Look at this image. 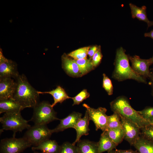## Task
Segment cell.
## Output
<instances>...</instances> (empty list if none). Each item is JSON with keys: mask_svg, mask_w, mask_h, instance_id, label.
Returning a JSON list of instances; mask_svg holds the SVG:
<instances>
[{"mask_svg": "<svg viewBox=\"0 0 153 153\" xmlns=\"http://www.w3.org/2000/svg\"><path fill=\"white\" fill-rule=\"evenodd\" d=\"M16 83L13 98L21 106L22 110L33 108L39 102V94L30 84L24 74L19 75L15 79Z\"/></svg>", "mask_w": 153, "mask_h": 153, "instance_id": "6da1fadb", "label": "cell"}, {"mask_svg": "<svg viewBox=\"0 0 153 153\" xmlns=\"http://www.w3.org/2000/svg\"><path fill=\"white\" fill-rule=\"evenodd\" d=\"M128 56L122 47L116 51L114 69L112 77L118 81L133 79L139 82L146 84V78L137 73L130 65Z\"/></svg>", "mask_w": 153, "mask_h": 153, "instance_id": "7a4b0ae2", "label": "cell"}, {"mask_svg": "<svg viewBox=\"0 0 153 153\" xmlns=\"http://www.w3.org/2000/svg\"><path fill=\"white\" fill-rule=\"evenodd\" d=\"M111 109L113 112L130 120L137 124L141 128L150 124L131 106L128 99L121 96L117 97L110 103Z\"/></svg>", "mask_w": 153, "mask_h": 153, "instance_id": "3957f363", "label": "cell"}, {"mask_svg": "<svg viewBox=\"0 0 153 153\" xmlns=\"http://www.w3.org/2000/svg\"><path fill=\"white\" fill-rule=\"evenodd\" d=\"M33 116L29 121L35 125H47L53 121L59 120L53 107L48 102H39L33 108Z\"/></svg>", "mask_w": 153, "mask_h": 153, "instance_id": "277c9868", "label": "cell"}, {"mask_svg": "<svg viewBox=\"0 0 153 153\" xmlns=\"http://www.w3.org/2000/svg\"><path fill=\"white\" fill-rule=\"evenodd\" d=\"M29 121L24 119L21 112L15 113H4L0 118V122L2 124L1 130L12 131L13 137H15L18 132H22L23 130L29 128L31 126L28 124Z\"/></svg>", "mask_w": 153, "mask_h": 153, "instance_id": "5b68a950", "label": "cell"}, {"mask_svg": "<svg viewBox=\"0 0 153 153\" xmlns=\"http://www.w3.org/2000/svg\"><path fill=\"white\" fill-rule=\"evenodd\" d=\"M52 134L47 125H34L28 129L23 137L33 146L49 139Z\"/></svg>", "mask_w": 153, "mask_h": 153, "instance_id": "8992f818", "label": "cell"}, {"mask_svg": "<svg viewBox=\"0 0 153 153\" xmlns=\"http://www.w3.org/2000/svg\"><path fill=\"white\" fill-rule=\"evenodd\" d=\"M31 146L23 137L5 138L1 141L0 153H21Z\"/></svg>", "mask_w": 153, "mask_h": 153, "instance_id": "52a82bcc", "label": "cell"}, {"mask_svg": "<svg viewBox=\"0 0 153 153\" xmlns=\"http://www.w3.org/2000/svg\"><path fill=\"white\" fill-rule=\"evenodd\" d=\"M83 106L86 109L88 112L90 120L94 122L96 130L100 129L103 132L107 131L108 116L106 114L107 109L102 107L94 109L86 103L83 104Z\"/></svg>", "mask_w": 153, "mask_h": 153, "instance_id": "ba28073f", "label": "cell"}, {"mask_svg": "<svg viewBox=\"0 0 153 153\" xmlns=\"http://www.w3.org/2000/svg\"><path fill=\"white\" fill-rule=\"evenodd\" d=\"M119 115L124 133V139L128 141L130 145L133 146L140 135V128L130 120Z\"/></svg>", "mask_w": 153, "mask_h": 153, "instance_id": "9c48e42d", "label": "cell"}, {"mask_svg": "<svg viewBox=\"0 0 153 153\" xmlns=\"http://www.w3.org/2000/svg\"><path fill=\"white\" fill-rule=\"evenodd\" d=\"M16 63L6 58L0 50V79L10 78L15 80L19 75Z\"/></svg>", "mask_w": 153, "mask_h": 153, "instance_id": "30bf717a", "label": "cell"}, {"mask_svg": "<svg viewBox=\"0 0 153 153\" xmlns=\"http://www.w3.org/2000/svg\"><path fill=\"white\" fill-rule=\"evenodd\" d=\"M128 58L131 62V67L133 70L140 75L146 78H148L151 74L149 67L152 64L150 58L142 59L137 55L133 56H128Z\"/></svg>", "mask_w": 153, "mask_h": 153, "instance_id": "8fae6325", "label": "cell"}, {"mask_svg": "<svg viewBox=\"0 0 153 153\" xmlns=\"http://www.w3.org/2000/svg\"><path fill=\"white\" fill-rule=\"evenodd\" d=\"M16 86V81L12 78L0 79V100L13 98Z\"/></svg>", "mask_w": 153, "mask_h": 153, "instance_id": "7c38bea8", "label": "cell"}, {"mask_svg": "<svg viewBox=\"0 0 153 153\" xmlns=\"http://www.w3.org/2000/svg\"><path fill=\"white\" fill-rule=\"evenodd\" d=\"M82 116L81 113L74 112L65 118L60 120V123L55 128L51 129L52 133L62 131L69 128H74Z\"/></svg>", "mask_w": 153, "mask_h": 153, "instance_id": "4fadbf2b", "label": "cell"}, {"mask_svg": "<svg viewBox=\"0 0 153 153\" xmlns=\"http://www.w3.org/2000/svg\"><path fill=\"white\" fill-rule=\"evenodd\" d=\"M62 67L67 75L74 77L82 76L76 60L64 54L61 57Z\"/></svg>", "mask_w": 153, "mask_h": 153, "instance_id": "5bb4252c", "label": "cell"}, {"mask_svg": "<svg viewBox=\"0 0 153 153\" xmlns=\"http://www.w3.org/2000/svg\"><path fill=\"white\" fill-rule=\"evenodd\" d=\"M90 120L88 112L86 110L84 117L79 120L74 128L76 131V136L75 141L72 143L73 145H75L82 136L89 134Z\"/></svg>", "mask_w": 153, "mask_h": 153, "instance_id": "9a60e30c", "label": "cell"}, {"mask_svg": "<svg viewBox=\"0 0 153 153\" xmlns=\"http://www.w3.org/2000/svg\"><path fill=\"white\" fill-rule=\"evenodd\" d=\"M22 110L19 104L13 98L0 100V114L15 113Z\"/></svg>", "mask_w": 153, "mask_h": 153, "instance_id": "2e32d148", "label": "cell"}, {"mask_svg": "<svg viewBox=\"0 0 153 153\" xmlns=\"http://www.w3.org/2000/svg\"><path fill=\"white\" fill-rule=\"evenodd\" d=\"M129 5L133 18H137L140 20L146 22L147 24L148 28L153 26V21L149 20L147 18L146 6H143L140 7L131 3H129Z\"/></svg>", "mask_w": 153, "mask_h": 153, "instance_id": "e0dca14e", "label": "cell"}, {"mask_svg": "<svg viewBox=\"0 0 153 153\" xmlns=\"http://www.w3.org/2000/svg\"><path fill=\"white\" fill-rule=\"evenodd\" d=\"M98 153L107 152L116 148L117 146L108 136L106 131L103 132L97 142Z\"/></svg>", "mask_w": 153, "mask_h": 153, "instance_id": "ac0fdd59", "label": "cell"}, {"mask_svg": "<svg viewBox=\"0 0 153 153\" xmlns=\"http://www.w3.org/2000/svg\"><path fill=\"white\" fill-rule=\"evenodd\" d=\"M60 146L54 140L49 139L44 141L36 146H33V150H40L48 153H58Z\"/></svg>", "mask_w": 153, "mask_h": 153, "instance_id": "d6986e66", "label": "cell"}, {"mask_svg": "<svg viewBox=\"0 0 153 153\" xmlns=\"http://www.w3.org/2000/svg\"><path fill=\"white\" fill-rule=\"evenodd\" d=\"M38 93L39 94H48L51 95L54 99V102L51 105L53 107L58 103H61L67 99L71 98L68 95L65 90L60 86H57L56 89L50 91L44 92L38 91Z\"/></svg>", "mask_w": 153, "mask_h": 153, "instance_id": "ffe728a7", "label": "cell"}, {"mask_svg": "<svg viewBox=\"0 0 153 153\" xmlns=\"http://www.w3.org/2000/svg\"><path fill=\"white\" fill-rule=\"evenodd\" d=\"M76 146L78 153H98L97 142L80 140Z\"/></svg>", "mask_w": 153, "mask_h": 153, "instance_id": "44dd1931", "label": "cell"}, {"mask_svg": "<svg viewBox=\"0 0 153 153\" xmlns=\"http://www.w3.org/2000/svg\"><path fill=\"white\" fill-rule=\"evenodd\" d=\"M133 146L139 153H153V142L141 135Z\"/></svg>", "mask_w": 153, "mask_h": 153, "instance_id": "7402d4cb", "label": "cell"}, {"mask_svg": "<svg viewBox=\"0 0 153 153\" xmlns=\"http://www.w3.org/2000/svg\"><path fill=\"white\" fill-rule=\"evenodd\" d=\"M78 66L80 73L82 76L87 74L90 72L94 69L90 59H83L76 60Z\"/></svg>", "mask_w": 153, "mask_h": 153, "instance_id": "603a6c76", "label": "cell"}, {"mask_svg": "<svg viewBox=\"0 0 153 153\" xmlns=\"http://www.w3.org/2000/svg\"><path fill=\"white\" fill-rule=\"evenodd\" d=\"M106 131L110 138L117 146L124 139V135L122 128L108 129Z\"/></svg>", "mask_w": 153, "mask_h": 153, "instance_id": "cb8c5ba5", "label": "cell"}, {"mask_svg": "<svg viewBox=\"0 0 153 153\" xmlns=\"http://www.w3.org/2000/svg\"><path fill=\"white\" fill-rule=\"evenodd\" d=\"M107 124L108 129L122 128L120 115L116 112L108 116Z\"/></svg>", "mask_w": 153, "mask_h": 153, "instance_id": "d4e9b609", "label": "cell"}, {"mask_svg": "<svg viewBox=\"0 0 153 153\" xmlns=\"http://www.w3.org/2000/svg\"><path fill=\"white\" fill-rule=\"evenodd\" d=\"M90 47L86 46L79 48L71 52L67 55L75 60L86 58Z\"/></svg>", "mask_w": 153, "mask_h": 153, "instance_id": "484cf974", "label": "cell"}, {"mask_svg": "<svg viewBox=\"0 0 153 153\" xmlns=\"http://www.w3.org/2000/svg\"><path fill=\"white\" fill-rule=\"evenodd\" d=\"M140 135L153 142V125L149 124L140 128Z\"/></svg>", "mask_w": 153, "mask_h": 153, "instance_id": "4316f807", "label": "cell"}, {"mask_svg": "<svg viewBox=\"0 0 153 153\" xmlns=\"http://www.w3.org/2000/svg\"><path fill=\"white\" fill-rule=\"evenodd\" d=\"M58 153H78L77 146L68 142L63 143L60 146Z\"/></svg>", "mask_w": 153, "mask_h": 153, "instance_id": "83f0119b", "label": "cell"}, {"mask_svg": "<svg viewBox=\"0 0 153 153\" xmlns=\"http://www.w3.org/2000/svg\"><path fill=\"white\" fill-rule=\"evenodd\" d=\"M138 111L141 116L149 123L153 120V107H146L142 110Z\"/></svg>", "mask_w": 153, "mask_h": 153, "instance_id": "f1b7e54d", "label": "cell"}, {"mask_svg": "<svg viewBox=\"0 0 153 153\" xmlns=\"http://www.w3.org/2000/svg\"><path fill=\"white\" fill-rule=\"evenodd\" d=\"M90 96V94L87 90H83L75 96L71 97L73 102V105L79 104L84 100L88 98Z\"/></svg>", "mask_w": 153, "mask_h": 153, "instance_id": "f546056e", "label": "cell"}, {"mask_svg": "<svg viewBox=\"0 0 153 153\" xmlns=\"http://www.w3.org/2000/svg\"><path fill=\"white\" fill-rule=\"evenodd\" d=\"M103 87L109 95L113 94V88L111 80L106 75L103 73Z\"/></svg>", "mask_w": 153, "mask_h": 153, "instance_id": "4dcf8cb0", "label": "cell"}, {"mask_svg": "<svg viewBox=\"0 0 153 153\" xmlns=\"http://www.w3.org/2000/svg\"><path fill=\"white\" fill-rule=\"evenodd\" d=\"M103 55L101 48L95 54L92 59L93 65L95 68L100 63Z\"/></svg>", "mask_w": 153, "mask_h": 153, "instance_id": "1f68e13d", "label": "cell"}, {"mask_svg": "<svg viewBox=\"0 0 153 153\" xmlns=\"http://www.w3.org/2000/svg\"><path fill=\"white\" fill-rule=\"evenodd\" d=\"M101 48L100 46H94L90 47L88 50V55L90 57V59H92L95 54Z\"/></svg>", "mask_w": 153, "mask_h": 153, "instance_id": "d6a6232c", "label": "cell"}, {"mask_svg": "<svg viewBox=\"0 0 153 153\" xmlns=\"http://www.w3.org/2000/svg\"><path fill=\"white\" fill-rule=\"evenodd\" d=\"M115 151V153H139L137 150L134 151L131 149L126 150L116 149Z\"/></svg>", "mask_w": 153, "mask_h": 153, "instance_id": "836d02e7", "label": "cell"}, {"mask_svg": "<svg viewBox=\"0 0 153 153\" xmlns=\"http://www.w3.org/2000/svg\"><path fill=\"white\" fill-rule=\"evenodd\" d=\"M148 78L149 80V84L151 88V94L153 96V72H151L150 75Z\"/></svg>", "mask_w": 153, "mask_h": 153, "instance_id": "e575fe53", "label": "cell"}, {"mask_svg": "<svg viewBox=\"0 0 153 153\" xmlns=\"http://www.w3.org/2000/svg\"><path fill=\"white\" fill-rule=\"evenodd\" d=\"M144 36L150 37L153 39V29L149 32L145 33L144 34Z\"/></svg>", "mask_w": 153, "mask_h": 153, "instance_id": "d590c367", "label": "cell"}, {"mask_svg": "<svg viewBox=\"0 0 153 153\" xmlns=\"http://www.w3.org/2000/svg\"><path fill=\"white\" fill-rule=\"evenodd\" d=\"M108 153H115V150H113L108 152Z\"/></svg>", "mask_w": 153, "mask_h": 153, "instance_id": "8d00e7d4", "label": "cell"}, {"mask_svg": "<svg viewBox=\"0 0 153 153\" xmlns=\"http://www.w3.org/2000/svg\"><path fill=\"white\" fill-rule=\"evenodd\" d=\"M150 59L152 64H153V56L152 58H150Z\"/></svg>", "mask_w": 153, "mask_h": 153, "instance_id": "74e56055", "label": "cell"}, {"mask_svg": "<svg viewBox=\"0 0 153 153\" xmlns=\"http://www.w3.org/2000/svg\"><path fill=\"white\" fill-rule=\"evenodd\" d=\"M34 153H48L43 152H37V151H35L34 152Z\"/></svg>", "mask_w": 153, "mask_h": 153, "instance_id": "f35d334b", "label": "cell"}, {"mask_svg": "<svg viewBox=\"0 0 153 153\" xmlns=\"http://www.w3.org/2000/svg\"><path fill=\"white\" fill-rule=\"evenodd\" d=\"M149 123H150V124L153 125V120L150 122Z\"/></svg>", "mask_w": 153, "mask_h": 153, "instance_id": "ab89813d", "label": "cell"}, {"mask_svg": "<svg viewBox=\"0 0 153 153\" xmlns=\"http://www.w3.org/2000/svg\"><path fill=\"white\" fill-rule=\"evenodd\" d=\"M151 70L152 71V72H153V68L151 69Z\"/></svg>", "mask_w": 153, "mask_h": 153, "instance_id": "60d3db41", "label": "cell"}]
</instances>
